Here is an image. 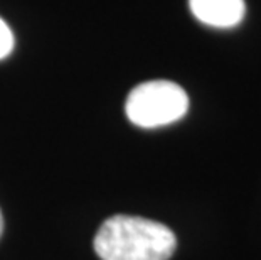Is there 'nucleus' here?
<instances>
[{"label":"nucleus","instance_id":"obj_1","mask_svg":"<svg viewBox=\"0 0 261 260\" xmlns=\"http://www.w3.org/2000/svg\"><path fill=\"white\" fill-rule=\"evenodd\" d=\"M177 239L159 221L116 215L99 226L94 250L101 260H169Z\"/></svg>","mask_w":261,"mask_h":260},{"label":"nucleus","instance_id":"obj_2","mask_svg":"<svg viewBox=\"0 0 261 260\" xmlns=\"http://www.w3.org/2000/svg\"><path fill=\"white\" fill-rule=\"evenodd\" d=\"M189 110L186 90L174 81L153 80L140 83L125 103L126 117L142 129H157L180 120Z\"/></svg>","mask_w":261,"mask_h":260},{"label":"nucleus","instance_id":"obj_3","mask_svg":"<svg viewBox=\"0 0 261 260\" xmlns=\"http://www.w3.org/2000/svg\"><path fill=\"white\" fill-rule=\"evenodd\" d=\"M189 7L197 20L219 29L238 26L246 14L244 0H189Z\"/></svg>","mask_w":261,"mask_h":260},{"label":"nucleus","instance_id":"obj_4","mask_svg":"<svg viewBox=\"0 0 261 260\" xmlns=\"http://www.w3.org/2000/svg\"><path fill=\"white\" fill-rule=\"evenodd\" d=\"M14 51V34L2 17H0V59L7 58Z\"/></svg>","mask_w":261,"mask_h":260},{"label":"nucleus","instance_id":"obj_5","mask_svg":"<svg viewBox=\"0 0 261 260\" xmlns=\"http://www.w3.org/2000/svg\"><path fill=\"white\" fill-rule=\"evenodd\" d=\"M2 230H4V218H2V211H0V235H2Z\"/></svg>","mask_w":261,"mask_h":260}]
</instances>
